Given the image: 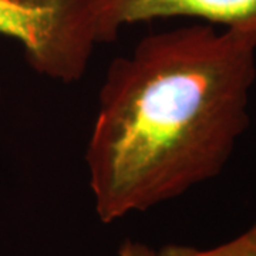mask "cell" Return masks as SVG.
Returning a JSON list of instances; mask_svg holds the SVG:
<instances>
[{"instance_id":"5","label":"cell","mask_w":256,"mask_h":256,"mask_svg":"<svg viewBox=\"0 0 256 256\" xmlns=\"http://www.w3.org/2000/svg\"><path fill=\"white\" fill-rule=\"evenodd\" d=\"M118 256H158L156 249L142 242L126 239L118 249Z\"/></svg>"},{"instance_id":"1","label":"cell","mask_w":256,"mask_h":256,"mask_svg":"<svg viewBox=\"0 0 256 256\" xmlns=\"http://www.w3.org/2000/svg\"><path fill=\"white\" fill-rule=\"evenodd\" d=\"M256 40L196 22L148 34L107 70L86 146L104 224L218 176L249 126Z\"/></svg>"},{"instance_id":"3","label":"cell","mask_w":256,"mask_h":256,"mask_svg":"<svg viewBox=\"0 0 256 256\" xmlns=\"http://www.w3.org/2000/svg\"><path fill=\"white\" fill-rule=\"evenodd\" d=\"M104 43L127 26L158 18H195L256 40V0H97Z\"/></svg>"},{"instance_id":"4","label":"cell","mask_w":256,"mask_h":256,"mask_svg":"<svg viewBox=\"0 0 256 256\" xmlns=\"http://www.w3.org/2000/svg\"><path fill=\"white\" fill-rule=\"evenodd\" d=\"M158 256H256V220L238 236L216 246L202 248L168 244L156 250Z\"/></svg>"},{"instance_id":"2","label":"cell","mask_w":256,"mask_h":256,"mask_svg":"<svg viewBox=\"0 0 256 256\" xmlns=\"http://www.w3.org/2000/svg\"><path fill=\"white\" fill-rule=\"evenodd\" d=\"M0 36L22 47L36 73L80 80L104 43L97 0H0Z\"/></svg>"}]
</instances>
